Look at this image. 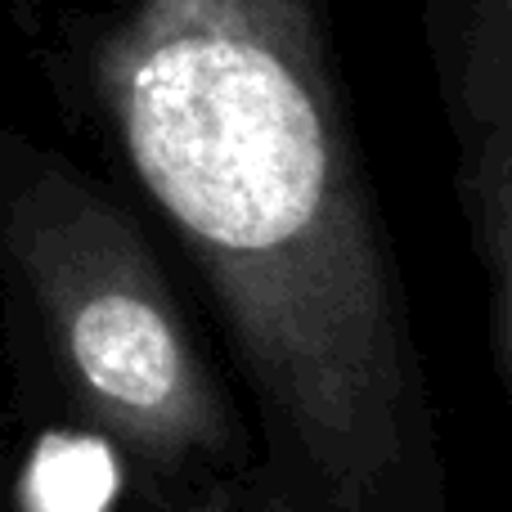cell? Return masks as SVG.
I'll return each instance as SVG.
<instances>
[{"instance_id": "obj_3", "label": "cell", "mask_w": 512, "mask_h": 512, "mask_svg": "<svg viewBox=\"0 0 512 512\" xmlns=\"http://www.w3.org/2000/svg\"><path fill=\"white\" fill-rule=\"evenodd\" d=\"M423 41L486 279L490 355L512 400V0H423Z\"/></svg>"}, {"instance_id": "obj_1", "label": "cell", "mask_w": 512, "mask_h": 512, "mask_svg": "<svg viewBox=\"0 0 512 512\" xmlns=\"http://www.w3.org/2000/svg\"><path fill=\"white\" fill-rule=\"evenodd\" d=\"M90 90L243 387L248 512H454L324 5L131 0L99 27Z\"/></svg>"}, {"instance_id": "obj_2", "label": "cell", "mask_w": 512, "mask_h": 512, "mask_svg": "<svg viewBox=\"0 0 512 512\" xmlns=\"http://www.w3.org/2000/svg\"><path fill=\"white\" fill-rule=\"evenodd\" d=\"M0 256L63 405L135 508L248 512V414L135 212L32 158L0 203Z\"/></svg>"}]
</instances>
